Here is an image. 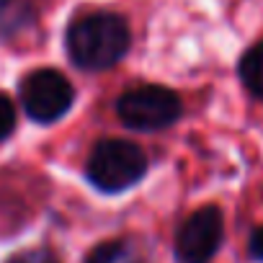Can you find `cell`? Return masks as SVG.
Returning a JSON list of instances; mask_svg holds the SVG:
<instances>
[{"label": "cell", "mask_w": 263, "mask_h": 263, "mask_svg": "<svg viewBox=\"0 0 263 263\" xmlns=\"http://www.w3.org/2000/svg\"><path fill=\"white\" fill-rule=\"evenodd\" d=\"M224 245V212L204 204L181 219L173 237L176 263H212Z\"/></svg>", "instance_id": "5"}, {"label": "cell", "mask_w": 263, "mask_h": 263, "mask_svg": "<svg viewBox=\"0 0 263 263\" xmlns=\"http://www.w3.org/2000/svg\"><path fill=\"white\" fill-rule=\"evenodd\" d=\"M132 52V26L114 11L75 16L65 26V54L80 72H106Z\"/></svg>", "instance_id": "1"}, {"label": "cell", "mask_w": 263, "mask_h": 263, "mask_svg": "<svg viewBox=\"0 0 263 263\" xmlns=\"http://www.w3.org/2000/svg\"><path fill=\"white\" fill-rule=\"evenodd\" d=\"M83 263H153V248L140 235H116L96 242Z\"/></svg>", "instance_id": "6"}, {"label": "cell", "mask_w": 263, "mask_h": 263, "mask_svg": "<svg viewBox=\"0 0 263 263\" xmlns=\"http://www.w3.org/2000/svg\"><path fill=\"white\" fill-rule=\"evenodd\" d=\"M150 173V158L147 153L132 140L124 137H106L98 140L83 165L85 183L103 194V196H119L132 189H137Z\"/></svg>", "instance_id": "2"}, {"label": "cell", "mask_w": 263, "mask_h": 263, "mask_svg": "<svg viewBox=\"0 0 263 263\" xmlns=\"http://www.w3.org/2000/svg\"><path fill=\"white\" fill-rule=\"evenodd\" d=\"M248 258L253 263H263V224L253 227L250 230V237H248Z\"/></svg>", "instance_id": "11"}, {"label": "cell", "mask_w": 263, "mask_h": 263, "mask_svg": "<svg viewBox=\"0 0 263 263\" xmlns=\"http://www.w3.org/2000/svg\"><path fill=\"white\" fill-rule=\"evenodd\" d=\"M75 85L54 67H36L18 80V101L24 114L42 126L62 121L75 106Z\"/></svg>", "instance_id": "4"}, {"label": "cell", "mask_w": 263, "mask_h": 263, "mask_svg": "<svg viewBox=\"0 0 263 263\" xmlns=\"http://www.w3.org/2000/svg\"><path fill=\"white\" fill-rule=\"evenodd\" d=\"M237 78L250 98L263 103V39L250 44L237 60Z\"/></svg>", "instance_id": "8"}, {"label": "cell", "mask_w": 263, "mask_h": 263, "mask_svg": "<svg viewBox=\"0 0 263 263\" xmlns=\"http://www.w3.org/2000/svg\"><path fill=\"white\" fill-rule=\"evenodd\" d=\"M3 263H62V258H60L57 250L49 248V245H34V248L13 250Z\"/></svg>", "instance_id": "9"}, {"label": "cell", "mask_w": 263, "mask_h": 263, "mask_svg": "<svg viewBox=\"0 0 263 263\" xmlns=\"http://www.w3.org/2000/svg\"><path fill=\"white\" fill-rule=\"evenodd\" d=\"M116 116L126 129L153 135V132H165L181 121L183 101L168 85L145 83L124 90L116 98Z\"/></svg>", "instance_id": "3"}, {"label": "cell", "mask_w": 263, "mask_h": 263, "mask_svg": "<svg viewBox=\"0 0 263 263\" xmlns=\"http://www.w3.org/2000/svg\"><path fill=\"white\" fill-rule=\"evenodd\" d=\"M18 126V111H16V103L8 93L0 90V145L6 140L13 137V132Z\"/></svg>", "instance_id": "10"}, {"label": "cell", "mask_w": 263, "mask_h": 263, "mask_svg": "<svg viewBox=\"0 0 263 263\" xmlns=\"http://www.w3.org/2000/svg\"><path fill=\"white\" fill-rule=\"evenodd\" d=\"M39 21L34 0H0V44H11Z\"/></svg>", "instance_id": "7"}]
</instances>
